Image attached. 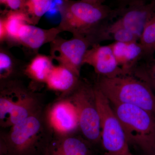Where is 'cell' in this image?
<instances>
[{"label":"cell","instance_id":"7a4b0ae2","mask_svg":"<svg viewBox=\"0 0 155 155\" xmlns=\"http://www.w3.org/2000/svg\"><path fill=\"white\" fill-rule=\"evenodd\" d=\"M95 86L111 104H128L139 107L155 116V94L147 81L133 75L114 77L98 76Z\"/></svg>","mask_w":155,"mask_h":155},{"label":"cell","instance_id":"4316f807","mask_svg":"<svg viewBox=\"0 0 155 155\" xmlns=\"http://www.w3.org/2000/svg\"><path fill=\"white\" fill-rule=\"evenodd\" d=\"M122 1H124L125 2V4H127L130 2H135V1H147V0H122Z\"/></svg>","mask_w":155,"mask_h":155},{"label":"cell","instance_id":"30bf717a","mask_svg":"<svg viewBox=\"0 0 155 155\" xmlns=\"http://www.w3.org/2000/svg\"><path fill=\"white\" fill-rule=\"evenodd\" d=\"M48 119L54 130L63 137L70 135L79 127L77 110L71 100L55 104L49 112Z\"/></svg>","mask_w":155,"mask_h":155},{"label":"cell","instance_id":"4fadbf2b","mask_svg":"<svg viewBox=\"0 0 155 155\" xmlns=\"http://www.w3.org/2000/svg\"><path fill=\"white\" fill-rule=\"evenodd\" d=\"M79 81V77L74 72L59 64L54 65L45 83L49 88L53 90L70 92L76 86Z\"/></svg>","mask_w":155,"mask_h":155},{"label":"cell","instance_id":"5bb4252c","mask_svg":"<svg viewBox=\"0 0 155 155\" xmlns=\"http://www.w3.org/2000/svg\"><path fill=\"white\" fill-rule=\"evenodd\" d=\"M49 155H92L85 140L76 137H64L50 150Z\"/></svg>","mask_w":155,"mask_h":155},{"label":"cell","instance_id":"277c9868","mask_svg":"<svg viewBox=\"0 0 155 155\" xmlns=\"http://www.w3.org/2000/svg\"><path fill=\"white\" fill-rule=\"evenodd\" d=\"M94 89L101 118V145L105 155H134L125 131L110 103L95 86Z\"/></svg>","mask_w":155,"mask_h":155},{"label":"cell","instance_id":"484cf974","mask_svg":"<svg viewBox=\"0 0 155 155\" xmlns=\"http://www.w3.org/2000/svg\"><path fill=\"white\" fill-rule=\"evenodd\" d=\"M88 2L93 3L96 4H104L105 0H81Z\"/></svg>","mask_w":155,"mask_h":155},{"label":"cell","instance_id":"ac0fdd59","mask_svg":"<svg viewBox=\"0 0 155 155\" xmlns=\"http://www.w3.org/2000/svg\"><path fill=\"white\" fill-rule=\"evenodd\" d=\"M51 0H26L23 11L28 24L35 25L51 8Z\"/></svg>","mask_w":155,"mask_h":155},{"label":"cell","instance_id":"9c48e42d","mask_svg":"<svg viewBox=\"0 0 155 155\" xmlns=\"http://www.w3.org/2000/svg\"><path fill=\"white\" fill-rule=\"evenodd\" d=\"M83 64L91 66L98 76L114 77L126 74L119 67L110 45H93L86 52Z\"/></svg>","mask_w":155,"mask_h":155},{"label":"cell","instance_id":"52a82bcc","mask_svg":"<svg viewBox=\"0 0 155 155\" xmlns=\"http://www.w3.org/2000/svg\"><path fill=\"white\" fill-rule=\"evenodd\" d=\"M118 9V18L111 24L126 28L140 39L147 23L155 14V0L130 2Z\"/></svg>","mask_w":155,"mask_h":155},{"label":"cell","instance_id":"5b68a950","mask_svg":"<svg viewBox=\"0 0 155 155\" xmlns=\"http://www.w3.org/2000/svg\"><path fill=\"white\" fill-rule=\"evenodd\" d=\"M71 101L77 110L79 127L89 142L101 143V125L94 86L81 81L72 91Z\"/></svg>","mask_w":155,"mask_h":155},{"label":"cell","instance_id":"6da1fadb","mask_svg":"<svg viewBox=\"0 0 155 155\" xmlns=\"http://www.w3.org/2000/svg\"><path fill=\"white\" fill-rule=\"evenodd\" d=\"M59 11L61 21L57 26L61 32L84 39L91 46L109 40L108 28L119 14L118 8L81 0H64Z\"/></svg>","mask_w":155,"mask_h":155},{"label":"cell","instance_id":"83f0119b","mask_svg":"<svg viewBox=\"0 0 155 155\" xmlns=\"http://www.w3.org/2000/svg\"><path fill=\"white\" fill-rule=\"evenodd\" d=\"M155 52V47L154 48H153V53H154Z\"/></svg>","mask_w":155,"mask_h":155},{"label":"cell","instance_id":"9a60e30c","mask_svg":"<svg viewBox=\"0 0 155 155\" xmlns=\"http://www.w3.org/2000/svg\"><path fill=\"white\" fill-rule=\"evenodd\" d=\"M0 20L5 25L7 33L6 41L9 44H17L19 30L24 24L28 23L26 15L21 11H7L4 12Z\"/></svg>","mask_w":155,"mask_h":155},{"label":"cell","instance_id":"cb8c5ba5","mask_svg":"<svg viewBox=\"0 0 155 155\" xmlns=\"http://www.w3.org/2000/svg\"><path fill=\"white\" fill-rule=\"evenodd\" d=\"M138 155H155V146L144 149H135Z\"/></svg>","mask_w":155,"mask_h":155},{"label":"cell","instance_id":"ba28073f","mask_svg":"<svg viewBox=\"0 0 155 155\" xmlns=\"http://www.w3.org/2000/svg\"><path fill=\"white\" fill-rule=\"evenodd\" d=\"M41 128V122L36 113L12 126L7 139L10 149L18 155L28 153L36 143Z\"/></svg>","mask_w":155,"mask_h":155},{"label":"cell","instance_id":"ffe728a7","mask_svg":"<svg viewBox=\"0 0 155 155\" xmlns=\"http://www.w3.org/2000/svg\"><path fill=\"white\" fill-rule=\"evenodd\" d=\"M17 61L8 50L0 49V77L5 80L11 77L16 70Z\"/></svg>","mask_w":155,"mask_h":155},{"label":"cell","instance_id":"7c38bea8","mask_svg":"<svg viewBox=\"0 0 155 155\" xmlns=\"http://www.w3.org/2000/svg\"><path fill=\"white\" fill-rule=\"evenodd\" d=\"M119 67L125 74H131L137 62L144 58L143 48L139 42L114 41L110 44Z\"/></svg>","mask_w":155,"mask_h":155},{"label":"cell","instance_id":"7402d4cb","mask_svg":"<svg viewBox=\"0 0 155 155\" xmlns=\"http://www.w3.org/2000/svg\"><path fill=\"white\" fill-rule=\"evenodd\" d=\"M26 0H0L1 5H4L8 11H23Z\"/></svg>","mask_w":155,"mask_h":155},{"label":"cell","instance_id":"3957f363","mask_svg":"<svg viewBox=\"0 0 155 155\" xmlns=\"http://www.w3.org/2000/svg\"><path fill=\"white\" fill-rule=\"evenodd\" d=\"M121 122L130 147L148 148L155 146V116L139 107L128 104L112 105Z\"/></svg>","mask_w":155,"mask_h":155},{"label":"cell","instance_id":"2e32d148","mask_svg":"<svg viewBox=\"0 0 155 155\" xmlns=\"http://www.w3.org/2000/svg\"><path fill=\"white\" fill-rule=\"evenodd\" d=\"M50 56L37 54L25 67V74L32 80L45 83L47 78L54 66Z\"/></svg>","mask_w":155,"mask_h":155},{"label":"cell","instance_id":"8fae6325","mask_svg":"<svg viewBox=\"0 0 155 155\" xmlns=\"http://www.w3.org/2000/svg\"><path fill=\"white\" fill-rule=\"evenodd\" d=\"M61 32L58 26L44 29L26 23L19 30L17 44L36 52L44 45L51 42Z\"/></svg>","mask_w":155,"mask_h":155},{"label":"cell","instance_id":"44dd1931","mask_svg":"<svg viewBox=\"0 0 155 155\" xmlns=\"http://www.w3.org/2000/svg\"><path fill=\"white\" fill-rule=\"evenodd\" d=\"M110 24L107 29L109 40L122 43L138 42L140 39L130 31L123 27L114 26Z\"/></svg>","mask_w":155,"mask_h":155},{"label":"cell","instance_id":"8992f818","mask_svg":"<svg viewBox=\"0 0 155 155\" xmlns=\"http://www.w3.org/2000/svg\"><path fill=\"white\" fill-rule=\"evenodd\" d=\"M50 56L80 77L84 58L91 45L84 39L72 36L65 39L58 36L50 43Z\"/></svg>","mask_w":155,"mask_h":155},{"label":"cell","instance_id":"e0dca14e","mask_svg":"<svg viewBox=\"0 0 155 155\" xmlns=\"http://www.w3.org/2000/svg\"><path fill=\"white\" fill-rule=\"evenodd\" d=\"M35 107L36 101L30 95H26L16 101L12 99L11 113L5 124L12 126L22 122L35 114Z\"/></svg>","mask_w":155,"mask_h":155},{"label":"cell","instance_id":"603a6c76","mask_svg":"<svg viewBox=\"0 0 155 155\" xmlns=\"http://www.w3.org/2000/svg\"><path fill=\"white\" fill-rule=\"evenodd\" d=\"M145 69L150 77L155 79V59H150L149 64Z\"/></svg>","mask_w":155,"mask_h":155},{"label":"cell","instance_id":"d6986e66","mask_svg":"<svg viewBox=\"0 0 155 155\" xmlns=\"http://www.w3.org/2000/svg\"><path fill=\"white\" fill-rule=\"evenodd\" d=\"M139 42L144 52V58L152 59L155 46V14L147 23Z\"/></svg>","mask_w":155,"mask_h":155},{"label":"cell","instance_id":"d4e9b609","mask_svg":"<svg viewBox=\"0 0 155 155\" xmlns=\"http://www.w3.org/2000/svg\"><path fill=\"white\" fill-rule=\"evenodd\" d=\"M147 76V80L149 82L150 84L152 87L153 88L155 91V79L150 77L148 74Z\"/></svg>","mask_w":155,"mask_h":155}]
</instances>
